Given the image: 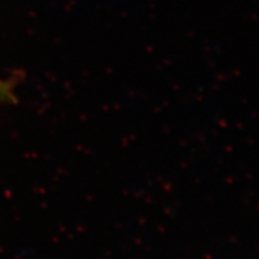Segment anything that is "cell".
<instances>
[{"mask_svg": "<svg viewBox=\"0 0 259 259\" xmlns=\"http://www.w3.org/2000/svg\"><path fill=\"white\" fill-rule=\"evenodd\" d=\"M12 94H11L10 84L0 82V100H11Z\"/></svg>", "mask_w": 259, "mask_h": 259, "instance_id": "cell-1", "label": "cell"}]
</instances>
